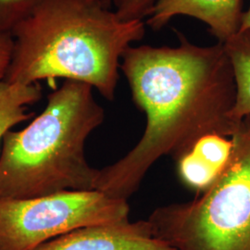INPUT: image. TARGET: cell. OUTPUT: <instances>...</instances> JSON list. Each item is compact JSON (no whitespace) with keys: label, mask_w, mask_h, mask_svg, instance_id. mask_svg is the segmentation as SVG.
Masks as SVG:
<instances>
[{"label":"cell","mask_w":250,"mask_h":250,"mask_svg":"<svg viewBox=\"0 0 250 250\" xmlns=\"http://www.w3.org/2000/svg\"><path fill=\"white\" fill-rule=\"evenodd\" d=\"M176 166L180 181L197 194L208 188L220 173L193 151L179 159Z\"/></svg>","instance_id":"cell-10"},{"label":"cell","mask_w":250,"mask_h":250,"mask_svg":"<svg viewBox=\"0 0 250 250\" xmlns=\"http://www.w3.org/2000/svg\"><path fill=\"white\" fill-rule=\"evenodd\" d=\"M177 46L131 45L120 69L146 125L121 160L99 170L95 190L128 201L162 157L175 162L208 135L231 137L239 121L231 111L235 84L223 43L200 46L177 34Z\"/></svg>","instance_id":"cell-1"},{"label":"cell","mask_w":250,"mask_h":250,"mask_svg":"<svg viewBox=\"0 0 250 250\" xmlns=\"http://www.w3.org/2000/svg\"><path fill=\"white\" fill-rule=\"evenodd\" d=\"M37 2L38 0H0V34H11Z\"/></svg>","instance_id":"cell-11"},{"label":"cell","mask_w":250,"mask_h":250,"mask_svg":"<svg viewBox=\"0 0 250 250\" xmlns=\"http://www.w3.org/2000/svg\"><path fill=\"white\" fill-rule=\"evenodd\" d=\"M98 1L109 9H111V6H113L114 2H115V0H98Z\"/></svg>","instance_id":"cell-15"},{"label":"cell","mask_w":250,"mask_h":250,"mask_svg":"<svg viewBox=\"0 0 250 250\" xmlns=\"http://www.w3.org/2000/svg\"><path fill=\"white\" fill-rule=\"evenodd\" d=\"M157 0H115L114 10L123 21L146 18Z\"/></svg>","instance_id":"cell-12"},{"label":"cell","mask_w":250,"mask_h":250,"mask_svg":"<svg viewBox=\"0 0 250 250\" xmlns=\"http://www.w3.org/2000/svg\"><path fill=\"white\" fill-rule=\"evenodd\" d=\"M242 0H157L146 24L157 32L176 16H188L204 22L209 33L225 43L236 35L243 18Z\"/></svg>","instance_id":"cell-7"},{"label":"cell","mask_w":250,"mask_h":250,"mask_svg":"<svg viewBox=\"0 0 250 250\" xmlns=\"http://www.w3.org/2000/svg\"><path fill=\"white\" fill-rule=\"evenodd\" d=\"M250 28V4L249 9H247L246 11H244L243 13V18H242L241 27L240 30H246Z\"/></svg>","instance_id":"cell-14"},{"label":"cell","mask_w":250,"mask_h":250,"mask_svg":"<svg viewBox=\"0 0 250 250\" xmlns=\"http://www.w3.org/2000/svg\"><path fill=\"white\" fill-rule=\"evenodd\" d=\"M94 88L65 80L45 109L20 131H9L0 153V199H27L95 190L99 169L85 157L90 134L105 120Z\"/></svg>","instance_id":"cell-3"},{"label":"cell","mask_w":250,"mask_h":250,"mask_svg":"<svg viewBox=\"0 0 250 250\" xmlns=\"http://www.w3.org/2000/svg\"><path fill=\"white\" fill-rule=\"evenodd\" d=\"M229 159L212 184L187 202L161 206L147 221L174 250H250V116L231 136Z\"/></svg>","instance_id":"cell-4"},{"label":"cell","mask_w":250,"mask_h":250,"mask_svg":"<svg viewBox=\"0 0 250 250\" xmlns=\"http://www.w3.org/2000/svg\"><path fill=\"white\" fill-rule=\"evenodd\" d=\"M11 34H0V82L5 80L13 53Z\"/></svg>","instance_id":"cell-13"},{"label":"cell","mask_w":250,"mask_h":250,"mask_svg":"<svg viewBox=\"0 0 250 250\" xmlns=\"http://www.w3.org/2000/svg\"><path fill=\"white\" fill-rule=\"evenodd\" d=\"M34 250H174L156 238L147 220L74 230Z\"/></svg>","instance_id":"cell-6"},{"label":"cell","mask_w":250,"mask_h":250,"mask_svg":"<svg viewBox=\"0 0 250 250\" xmlns=\"http://www.w3.org/2000/svg\"><path fill=\"white\" fill-rule=\"evenodd\" d=\"M146 25L141 20L123 21L98 0H38L11 32L5 81H78L112 101L123 54L143 39Z\"/></svg>","instance_id":"cell-2"},{"label":"cell","mask_w":250,"mask_h":250,"mask_svg":"<svg viewBox=\"0 0 250 250\" xmlns=\"http://www.w3.org/2000/svg\"><path fill=\"white\" fill-rule=\"evenodd\" d=\"M41 97L42 91L38 83L0 82V142L12 127L32 118L33 113L27 112L28 107Z\"/></svg>","instance_id":"cell-9"},{"label":"cell","mask_w":250,"mask_h":250,"mask_svg":"<svg viewBox=\"0 0 250 250\" xmlns=\"http://www.w3.org/2000/svg\"><path fill=\"white\" fill-rule=\"evenodd\" d=\"M128 201L97 191L0 199V250H34L74 230L129 221Z\"/></svg>","instance_id":"cell-5"},{"label":"cell","mask_w":250,"mask_h":250,"mask_svg":"<svg viewBox=\"0 0 250 250\" xmlns=\"http://www.w3.org/2000/svg\"><path fill=\"white\" fill-rule=\"evenodd\" d=\"M224 45L232 65L235 84L231 118L238 122L250 116V28L239 31Z\"/></svg>","instance_id":"cell-8"}]
</instances>
